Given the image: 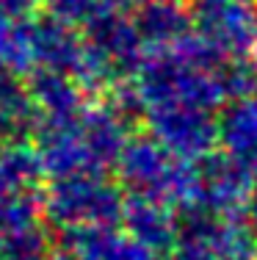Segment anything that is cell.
I'll return each mask as SVG.
<instances>
[{
    "mask_svg": "<svg viewBox=\"0 0 257 260\" xmlns=\"http://www.w3.org/2000/svg\"><path fill=\"white\" fill-rule=\"evenodd\" d=\"M194 20L202 36H207L227 55L257 61L254 0H194Z\"/></svg>",
    "mask_w": 257,
    "mask_h": 260,
    "instance_id": "1",
    "label": "cell"
},
{
    "mask_svg": "<svg viewBox=\"0 0 257 260\" xmlns=\"http://www.w3.org/2000/svg\"><path fill=\"white\" fill-rule=\"evenodd\" d=\"M254 185L257 180L246 160L235 158L227 150H210L202 155L197 169V205L222 216H241V208Z\"/></svg>",
    "mask_w": 257,
    "mask_h": 260,
    "instance_id": "2",
    "label": "cell"
},
{
    "mask_svg": "<svg viewBox=\"0 0 257 260\" xmlns=\"http://www.w3.org/2000/svg\"><path fill=\"white\" fill-rule=\"evenodd\" d=\"M158 133L180 155H207L218 141V122L213 111L186 103H166L158 114Z\"/></svg>",
    "mask_w": 257,
    "mask_h": 260,
    "instance_id": "3",
    "label": "cell"
},
{
    "mask_svg": "<svg viewBox=\"0 0 257 260\" xmlns=\"http://www.w3.org/2000/svg\"><path fill=\"white\" fill-rule=\"evenodd\" d=\"M218 141L235 158L257 164V97L235 100L218 119Z\"/></svg>",
    "mask_w": 257,
    "mask_h": 260,
    "instance_id": "4",
    "label": "cell"
},
{
    "mask_svg": "<svg viewBox=\"0 0 257 260\" xmlns=\"http://www.w3.org/2000/svg\"><path fill=\"white\" fill-rule=\"evenodd\" d=\"M218 83H222L227 100H243V97H254L257 91V61L254 58H230L218 67L216 72Z\"/></svg>",
    "mask_w": 257,
    "mask_h": 260,
    "instance_id": "5",
    "label": "cell"
},
{
    "mask_svg": "<svg viewBox=\"0 0 257 260\" xmlns=\"http://www.w3.org/2000/svg\"><path fill=\"white\" fill-rule=\"evenodd\" d=\"M188 30V14L177 3H158L150 11V34L155 39H177Z\"/></svg>",
    "mask_w": 257,
    "mask_h": 260,
    "instance_id": "6",
    "label": "cell"
},
{
    "mask_svg": "<svg viewBox=\"0 0 257 260\" xmlns=\"http://www.w3.org/2000/svg\"><path fill=\"white\" fill-rule=\"evenodd\" d=\"M171 260H222L216 255V252L210 249V246L205 244H194V241H186V244L180 246V249L174 252V257Z\"/></svg>",
    "mask_w": 257,
    "mask_h": 260,
    "instance_id": "7",
    "label": "cell"
},
{
    "mask_svg": "<svg viewBox=\"0 0 257 260\" xmlns=\"http://www.w3.org/2000/svg\"><path fill=\"white\" fill-rule=\"evenodd\" d=\"M241 219H243V224H246L249 230L257 235V185L252 188V194L246 197V202H243V208H241Z\"/></svg>",
    "mask_w": 257,
    "mask_h": 260,
    "instance_id": "8",
    "label": "cell"
},
{
    "mask_svg": "<svg viewBox=\"0 0 257 260\" xmlns=\"http://www.w3.org/2000/svg\"><path fill=\"white\" fill-rule=\"evenodd\" d=\"M222 260H257V255H243V257H222Z\"/></svg>",
    "mask_w": 257,
    "mask_h": 260,
    "instance_id": "9",
    "label": "cell"
}]
</instances>
